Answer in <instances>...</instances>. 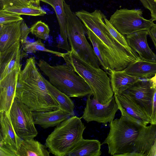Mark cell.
Returning <instances> with one entry per match:
<instances>
[{
  "mask_svg": "<svg viewBox=\"0 0 156 156\" xmlns=\"http://www.w3.org/2000/svg\"><path fill=\"white\" fill-rule=\"evenodd\" d=\"M23 21V20H22ZM22 21L0 25V52L20 42Z\"/></svg>",
  "mask_w": 156,
  "mask_h": 156,
  "instance_id": "17",
  "label": "cell"
},
{
  "mask_svg": "<svg viewBox=\"0 0 156 156\" xmlns=\"http://www.w3.org/2000/svg\"><path fill=\"white\" fill-rule=\"evenodd\" d=\"M114 96L122 115L141 126H146L150 124V117L134 99L123 93Z\"/></svg>",
  "mask_w": 156,
  "mask_h": 156,
  "instance_id": "11",
  "label": "cell"
},
{
  "mask_svg": "<svg viewBox=\"0 0 156 156\" xmlns=\"http://www.w3.org/2000/svg\"><path fill=\"white\" fill-rule=\"evenodd\" d=\"M104 20L110 33L115 39L129 51L132 53H136L128 45L126 37L115 28L105 15L104 17Z\"/></svg>",
  "mask_w": 156,
  "mask_h": 156,
  "instance_id": "30",
  "label": "cell"
},
{
  "mask_svg": "<svg viewBox=\"0 0 156 156\" xmlns=\"http://www.w3.org/2000/svg\"><path fill=\"white\" fill-rule=\"evenodd\" d=\"M32 112L31 109L15 97L9 116L16 134L23 140L33 139L37 135Z\"/></svg>",
  "mask_w": 156,
  "mask_h": 156,
  "instance_id": "9",
  "label": "cell"
},
{
  "mask_svg": "<svg viewBox=\"0 0 156 156\" xmlns=\"http://www.w3.org/2000/svg\"><path fill=\"white\" fill-rule=\"evenodd\" d=\"M153 98L152 113L151 116V124L156 125V87H154Z\"/></svg>",
  "mask_w": 156,
  "mask_h": 156,
  "instance_id": "36",
  "label": "cell"
},
{
  "mask_svg": "<svg viewBox=\"0 0 156 156\" xmlns=\"http://www.w3.org/2000/svg\"><path fill=\"white\" fill-rule=\"evenodd\" d=\"M23 20L19 14L4 10H0V25Z\"/></svg>",
  "mask_w": 156,
  "mask_h": 156,
  "instance_id": "31",
  "label": "cell"
},
{
  "mask_svg": "<svg viewBox=\"0 0 156 156\" xmlns=\"http://www.w3.org/2000/svg\"><path fill=\"white\" fill-rule=\"evenodd\" d=\"M31 2L33 4L35 5L40 6V0H30Z\"/></svg>",
  "mask_w": 156,
  "mask_h": 156,
  "instance_id": "40",
  "label": "cell"
},
{
  "mask_svg": "<svg viewBox=\"0 0 156 156\" xmlns=\"http://www.w3.org/2000/svg\"><path fill=\"white\" fill-rule=\"evenodd\" d=\"M141 9H122L117 10L111 16L109 21L121 34H130L142 30H148L154 24L151 19L142 16Z\"/></svg>",
  "mask_w": 156,
  "mask_h": 156,
  "instance_id": "8",
  "label": "cell"
},
{
  "mask_svg": "<svg viewBox=\"0 0 156 156\" xmlns=\"http://www.w3.org/2000/svg\"><path fill=\"white\" fill-rule=\"evenodd\" d=\"M148 156H156V139L151 148Z\"/></svg>",
  "mask_w": 156,
  "mask_h": 156,
  "instance_id": "38",
  "label": "cell"
},
{
  "mask_svg": "<svg viewBox=\"0 0 156 156\" xmlns=\"http://www.w3.org/2000/svg\"><path fill=\"white\" fill-rule=\"evenodd\" d=\"M21 43L18 42L0 52V80L21 65Z\"/></svg>",
  "mask_w": 156,
  "mask_h": 156,
  "instance_id": "15",
  "label": "cell"
},
{
  "mask_svg": "<svg viewBox=\"0 0 156 156\" xmlns=\"http://www.w3.org/2000/svg\"><path fill=\"white\" fill-rule=\"evenodd\" d=\"M35 124L44 129L57 126L71 116L69 113L60 109L46 112H33Z\"/></svg>",
  "mask_w": 156,
  "mask_h": 156,
  "instance_id": "18",
  "label": "cell"
},
{
  "mask_svg": "<svg viewBox=\"0 0 156 156\" xmlns=\"http://www.w3.org/2000/svg\"><path fill=\"white\" fill-rule=\"evenodd\" d=\"M148 6V9L150 11L151 20H156V0H146Z\"/></svg>",
  "mask_w": 156,
  "mask_h": 156,
  "instance_id": "35",
  "label": "cell"
},
{
  "mask_svg": "<svg viewBox=\"0 0 156 156\" xmlns=\"http://www.w3.org/2000/svg\"><path fill=\"white\" fill-rule=\"evenodd\" d=\"M24 3L29 6L33 5V4L31 2L30 0H22Z\"/></svg>",
  "mask_w": 156,
  "mask_h": 156,
  "instance_id": "41",
  "label": "cell"
},
{
  "mask_svg": "<svg viewBox=\"0 0 156 156\" xmlns=\"http://www.w3.org/2000/svg\"><path fill=\"white\" fill-rule=\"evenodd\" d=\"M86 128L80 118L71 116L57 126L48 135L45 145L54 155L66 156L83 138Z\"/></svg>",
  "mask_w": 156,
  "mask_h": 156,
  "instance_id": "5",
  "label": "cell"
},
{
  "mask_svg": "<svg viewBox=\"0 0 156 156\" xmlns=\"http://www.w3.org/2000/svg\"><path fill=\"white\" fill-rule=\"evenodd\" d=\"M28 6L22 0H0V10L11 7Z\"/></svg>",
  "mask_w": 156,
  "mask_h": 156,
  "instance_id": "32",
  "label": "cell"
},
{
  "mask_svg": "<svg viewBox=\"0 0 156 156\" xmlns=\"http://www.w3.org/2000/svg\"><path fill=\"white\" fill-rule=\"evenodd\" d=\"M156 139V125L140 126L133 152L137 154L138 156H148Z\"/></svg>",
  "mask_w": 156,
  "mask_h": 156,
  "instance_id": "16",
  "label": "cell"
},
{
  "mask_svg": "<svg viewBox=\"0 0 156 156\" xmlns=\"http://www.w3.org/2000/svg\"><path fill=\"white\" fill-rule=\"evenodd\" d=\"M62 57L66 64L87 83L92 91L93 98L103 105L110 102L114 93L106 72L82 59L73 49L63 53Z\"/></svg>",
  "mask_w": 156,
  "mask_h": 156,
  "instance_id": "3",
  "label": "cell"
},
{
  "mask_svg": "<svg viewBox=\"0 0 156 156\" xmlns=\"http://www.w3.org/2000/svg\"><path fill=\"white\" fill-rule=\"evenodd\" d=\"M124 70L128 74L140 78H151L156 73V62L140 59Z\"/></svg>",
  "mask_w": 156,
  "mask_h": 156,
  "instance_id": "23",
  "label": "cell"
},
{
  "mask_svg": "<svg viewBox=\"0 0 156 156\" xmlns=\"http://www.w3.org/2000/svg\"><path fill=\"white\" fill-rule=\"evenodd\" d=\"M108 73L110 75V83L114 95L121 94L141 79L128 74L124 70H111Z\"/></svg>",
  "mask_w": 156,
  "mask_h": 156,
  "instance_id": "20",
  "label": "cell"
},
{
  "mask_svg": "<svg viewBox=\"0 0 156 156\" xmlns=\"http://www.w3.org/2000/svg\"><path fill=\"white\" fill-rule=\"evenodd\" d=\"M154 91L150 78H141L123 93L134 99L151 118Z\"/></svg>",
  "mask_w": 156,
  "mask_h": 156,
  "instance_id": "12",
  "label": "cell"
},
{
  "mask_svg": "<svg viewBox=\"0 0 156 156\" xmlns=\"http://www.w3.org/2000/svg\"><path fill=\"white\" fill-rule=\"evenodd\" d=\"M0 156H17L16 152L9 145L0 140Z\"/></svg>",
  "mask_w": 156,
  "mask_h": 156,
  "instance_id": "33",
  "label": "cell"
},
{
  "mask_svg": "<svg viewBox=\"0 0 156 156\" xmlns=\"http://www.w3.org/2000/svg\"><path fill=\"white\" fill-rule=\"evenodd\" d=\"M44 80L49 92L57 102L59 108L74 116V104L70 97L62 93L44 78Z\"/></svg>",
  "mask_w": 156,
  "mask_h": 156,
  "instance_id": "25",
  "label": "cell"
},
{
  "mask_svg": "<svg viewBox=\"0 0 156 156\" xmlns=\"http://www.w3.org/2000/svg\"><path fill=\"white\" fill-rule=\"evenodd\" d=\"M142 4L144 7L146 9H148V6L146 0H140Z\"/></svg>",
  "mask_w": 156,
  "mask_h": 156,
  "instance_id": "42",
  "label": "cell"
},
{
  "mask_svg": "<svg viewBox=\"0 0 156 156\" xmlns=\"http://www.w3.org/2000/svg\"><path fill=\"white\" fill-rule=\"evenodd\" d=\"M64 0H40L48 4L54 9L56 14L59 25L60 34L62 40L61 43H59L57 47L67 51L71 50L69 44L66 33V16L64 6Z\"/></svg>",
  "mask_w": 156,
  "mask_h": 156,
  "instance_id": "21",
  "label": "cell"
},
{
  "mask_svg": "<svg viewBox=\"0 0 156 156\" xmlns=\"http://www.w3.org/2000/svg\"></svg>",
  "mask_w": 156,
  "mask_h": 156,
  "instance_id": "43",
  "label": "cell"
},
{
  "mask_svg": "<svg viewBox=\"0 0 156 156\" xmlns=\"http://www.w3.org/2000/svg\"><path fill=\"white\" fill-rule=\"evenodd\" d=\"M30 28L31 34L40 39L45 40L49 37L50 30L48 26L41 20L33 25Z\"/></svg>",
  "mask_w": 156,
  "mask_h": 156,
  "instance_id": "29",
  "label": "cell"
},
{
  "mask_svg": "<svg viewBox=\"0 0 156 156\" xmlns=\"http://www.w3.org/2000/svg\"><path fill=\"white\" fill-rule=\"evenodd\" d=\"M150 80L152 83L153 87H156V73L153 77L150 78Z\"/></svg>",
  "mask_w": 156,
  "mask_h": 156,
  "instance_id": "39",
  "label": "cell"
},
{
  "mask_svg": "<svg viewBox=\"0 0 156 156\" xmlns=\"http://www.w3.org/2000/svg\"><path fill=\"white\" fill-rule=\"evenodd\" d=\"M87 34L88 39L91 43L92 48L98 59L100 64L105 70L108 72L112 69L103 53V43L92 31L87 28Z\"/></svg>",
  "mask_w": 156,
  "mask_h": 156,
  "instance_id": "26",
  "label": "cell"
},
{
  "mask_svg": "<svg viewBox=\"0 0 156 156\" xmlns=\"http://www.w3.org/2000/svg\"><path fill=\"white\" fill-rule=\"evenodd\" d=\"M148 30H142L127 35L125 37L129 46L142 60L156 62V55L149 47L147 37Z\"/></svg>",
  "mask_w": 156,
  "mask_h": 156,
  "instance_id": "14",
  "label": "cell"
},
{
  "mask_svg": "<svg viewBox=\"0 0 156 156\" xmlns=\"http://www.w3.org/2000/svg\"><path fill=\"white\" fill-rule=\"evenodd\" d=\"M47 147L34 138L22 140L16 154L17 156H49Z\"/></svg>",
  "mask_w": 156,
  "mask_h": 156,
  "instance_id": "24",
  "label": "cell"
},
{
  "mask_svg": "<svg viewBox=\"0 0 156 156\" xmlns=\"http://www.w3.org/2000/svg\"><path fill=\"white\" fill-rule=\"evenodd\" d=\"M140 126L121 115L110 122L109 132L102 144L108 145V153L111 155L124 156L133 152Z\"/></svg>",
  "mask_w": 156,
  "mask_h": 156,
  "instance_id": "6",
  "label": "cell"
},
{
  "mask_svg": "<svg viewBox=\"0 0 156 156\" xmlns=\"http://www.w3.org/2000/svg\"><path fill=\"white\" fill-rule=\"evenodd\" d=\"M22 46L23 51L27 53H35L37 51H41L51 53L58 57H61L63 54V53L46 48L44 44L40 39L33 42L27 41Z\"/></svg>",
  "mask_w": 156,
  "mask_h": 156,
  "instance_id": "28",
  "label": "cell"
},
{
  "mask_svg": "<svg viewBox=\"0 0 156 156\" xmlns=\"http://www.w3.org/2000/svg\"><path fill=\"white\" fill-rule=\"evenodd\" d=\"M37 65L53 86L70 97L93 95L91 90L84 80L66 64L51 66L40 59Z\"/></svg>",
  "mask_w": 156,
  "mask_h": 156,
  "instance_id": "4",
  "label": "cell"
},
{
  "mask_svg": "<svg viewBox=\"0 0 156 156\" xmlns=\"http://www.w3.org/2000/svg\"><path fill=\"white\" fill-rule=\"evenodd\" d=\"M64 6L66 16L67 37L71 49L84 60L96 67L100 68L98 59L86 37V27L65 1Z\"/></svg>",
  "mask_w": 156,
  "mask_h": 156,
  "instance_id": "7",
  "label": "cell"
},
{
  "mask_svg": "<svg viewBox=\"0 0 156 156\" xmlns=\"http://www.w3.org/2000/svg\"><path fill=\"white\" fill-rule=\"evenodd\" d=\"M21 36L20 43L23 45L27 42L28 34L31 32V29L29 28L24 21H22L21 25Z\"/></svg>",
  "mask_w": 156,
  "mask_h": 156,
  "instance_id": "34",
  "label": "cell"
},
{
  "mask_svg": "<svg viewBox=\"0 0 156 156\" xmlns=\"http://www.w3.org/2000/svg\"><path fill=\"white\" fill-rule=\"evenodd\" d=\"M101 144L98 140L83 138L66 155L67 156H99Z\"/></svg>",
  "mask_w": 156,
  "mask_h": 156,
  "instance_id": "22",
  "label": "cell"
},
{
  "mask_svg": "<svg viewBox=\"0 0 156 156\" xmlns=\"http://www.w3.org/2000/svg\"><path fill=\"white\" fill-rule=\"evenodd\" d=\"M15 97L33 112H46L59 108L36 65L34 57L27 59L19 75Z\"/></svg>",
  "mask_w": 156,
  "mask_h": 156,
  "instance_id": "1",
  "label": "cell"
},
{
  "mask_svg": "<svg viewBox=\"0 0 156 156\" xmlns=\"http://www.w3.org/2000/svg\"><path fill=\"white\" fill-rule=\"evenodd\" d=\"M148 31V35L151 39L156 49V24L154 23Z\"/></svg>",
  "mask_w": 156,
  "mask_h": 156,
  "instance_id": "37",
  "label": "cell"
},
{
  "mask_svg": "<svg viewBox=\"0 0 156 156\" xmlns=\"http://www.w3.org/2000/svg\"><path fill=\"white\" fill-rule=\"evenodd\" d=\"M22 65L0 80V112L9 114L15 98L20 72Z\"/></svg>",
  "mask_w": 156,
  "mask_h": 156,
  "instance_id": "13",
  "label": "cell"
},
{
  "mask_svg": "<svg viewBox=\"0 0 156 156\" xmlns=\"http://www.w3.org/2000/svg\"><path fill=\"white\" fill-rule=\"evenodd\" d=\"M3 10L20 15L43 16L46 13L40 6L34 5L27 6L11 7Z\"/></svg>",
  "mask_w": 156,
  "mask_h": 156,
  "instance_id": "27",
  "label": "cell"
},
{
  "mask_svg": "<svg viewBox=\"0 0 156 156\" xmlns=\"http://www.w3.org/2000/svg\"><path fill=\"white\" fill-rule=\"evenodd\" d=\"M91 95L87 96L86 106L80 118L87 123L94 121L106 124L113 121L119 109L114 96L109 103L103 105L93 98H91Z\"/></svg>",
  "mask_w": 156,
  "mask_h": 156,
  "instance_id": "10",
  "label": "cell"
},
{
  "mask_svg": "<svg viewBox=\"0 0 156 156\" xmlns=\"http://www.w3.org/2000/svg\"><path fill=\"white\" fill-rule=\"evenodd\" d=\"M0 140L11 147L17 153L22 139L16 134L12 125L9 114L0 112Z\"/></svg>",
  "mask_w": 156,
  "mask_h": 156,
  "instance_id": "19",
  "label": "cell"
},
{
  "mask_svg": "<svg viewBox=\"0 0 156 156\" xmlns=\"http://www.w3.org/2000/svg\"><path fill=\"white\" fill-rule=\"evenodd\" d=\"M86 27L92 31L112 53L119 70H124L140 59L136 53H132L120 44L112 35L104 20L105 15L100 10L90 12L84 10L75 12Z\"/></svg>",
  "mask_w": 156,
  "mask_h": 156,
  "instance_id": "2",
  "label": "cell"
}]
</instances>
